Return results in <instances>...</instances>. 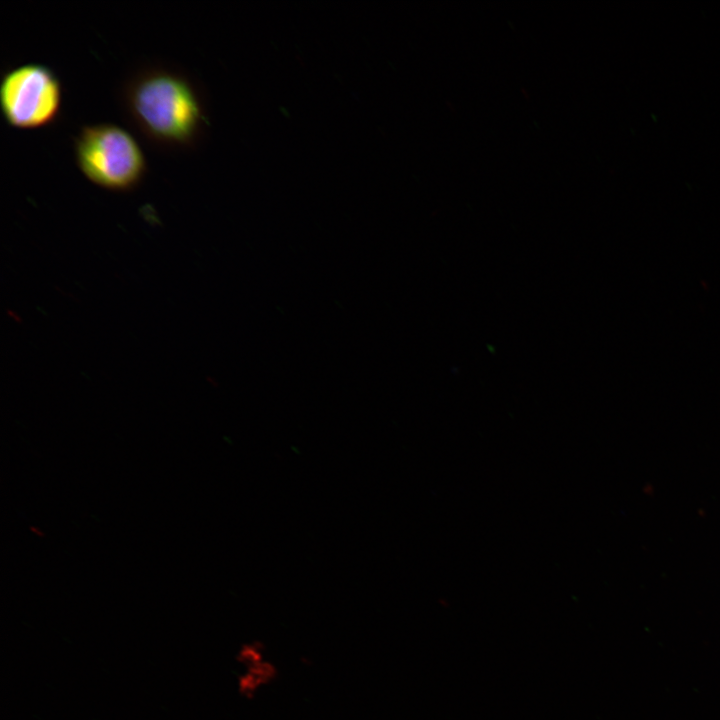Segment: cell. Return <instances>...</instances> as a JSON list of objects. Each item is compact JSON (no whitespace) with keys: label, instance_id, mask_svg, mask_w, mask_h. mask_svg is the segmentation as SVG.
<instances>
[{"label":"cell","instance_id":"obj_1","mask_svg":"<svg viewBox=\"0 0 720 720\" xmlns=\"http://www.w3.org/2000/svg\"><path fill=\"white\" fill-rule=\"evenodd\" d=\"M123 101L138 129L160 144H191L204 120L191 82L163 68L145 69L133 76L124 88Z\"/></svg>","mask_w":720,"mask_h":720},{"label":"cell","instance_id":"obj_2","mask_svg":"<svg viewBox=\"0 0 720 720\" xmlns=\"http://www.w3.org/2000/svg\"><path fill=\"white\" fill-rule=\"evenodd\" d=\"M76 162L83 175L109 190H128L141 180L146 164L135 139L113 124L85 126L75 140Z\"/></svg>","mask_w":720,"mask_h":720},{"label":"cell","instance_id":"obj_3","mask_svg":"<svg viewBox=\"0 0 720 720\" xmlns=\"http://www.w3.org/2000/svg\"><path fill=\"white\" fill-rule=\"evenodd\" d=\"M61 85L42 64H23L7 71L0 85V105L7 123L35 129L54 121L61 106Z\"/></svg>","mask_w":720,"mask_h":720},{"label":"cell","instance_id":"obj_4","mask_svg":"<svg viewBox=\"0 0 720 720\" xmlns=\"http://www.w3.org/2000/svg\"><path fill=\"white\" fill-rule=\"evenodd\" d=\"M244 667L239 678L240 693L246 697L254 696L260 689L269 684L276 676L275 666L266 658Z\"/></svg>","mask_w":720,"mask_h":720},{"label":"cell","instance_id":"obj_5","mask_svg":"<svg viewBox=\"0 0 720 720\" xmlns=\"http://www.w3.org/2000/svg\"><path fill=\"white\" fill-rule=\"evenodd\" d=\"M31 531H33L34 533H37L38 535H42L41 531L38 529L35 530L34 527H31Z\"/></svg>","mask_w":720,"mask_h":720}]
</instances>
